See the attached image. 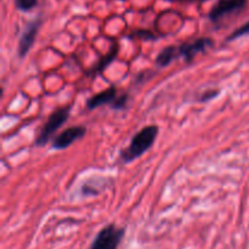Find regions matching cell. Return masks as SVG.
I'll list each match as a JSON object with an SVG mask.
<instances>
[{
    "instance_id": "obj_1",
    "label": "cell",
    "mask_w": 249,
    "mask_h": 249,
    "mask_svg": "<svg viewBox=\"0 0 249 249\" xmlns=\"http://www.w3.org/2000/svg\"><path fill=\"white\" fill-rule=\"evenodd\" d=\"M158 133H160V128L155 124L143 126L133 136L128 147L121 151L119 160L124 164H128V163H131L133 160L140 158L143 153H146L152 147L156 139H157Z\"/></svg>"
},
{
    "instance_id": "obj_2",
    "label": "cell",
    "mask_w": 249,
    "mask_h": 249,
    "mask_svg": "<svg viewBox=\"0 0 249 249\" xmlns=\"http://www.w3.org/2000/svg\"><path fill=\"white\" fill-rule=\"evenodd\" d=\"M71 109H72V105H67V106H63L55 109V111L49 116V118L46 119L44 125L41 126V129L39 130L38 135H36V141H34V145L39 146V147L45 146L46 143L49 142V140L53 138V134H55L56 131L68 121Z\"/></svg>"
},
{
    "instance_id": "obj_3",
    "label": "cell",
    "mask_w": 249,
    "mask_h": 249,
    "mask_svg": "<svg viewBox=\"0 0 249 249\" xmlns=\"http://www.w3.org/2000/svg\"><path fill=\"white\" fill-rule=\"evenodd\" d=\"M129 102V95L126 92L119 94L118 89L114 85L92 95L87 101V108L92 111L99 107L109 105L114 109H125Z\"/></svg>"
},
{
    "instance_id": "obj_4",
    "label": "cell",
    "mask_w": 249,
    "mask_h": 249,
    "mask_svg": "<svg viewBox=\"0 0 249 249\" xmlns=\"http://www.w3.org/2000/svg\"><path fill=\"white\" fill-rule=\"evenodd\" d=\"M124 236L125 228H119L116 224H108L95 236L90 249H119Z\"/></svg>"
},
{
    "instance_id": "obj_5",
    "label": "cell",
    "mask_w": 249,
    "mask_h": 249,
    "mask_svg": "<svg viewBox=\"0 0 249 249\" xmlns=\"http://www.w3.org/2000/svg\"><path fill=\"white\" fill-rule=\"evenodd\" d=\"M247 6V0H219L209 12L208 17L213 24L219 27L228 16L242 11Z\"/></svg>"
},
{
    "instance_id": "obj_6",
    "label": "cell",
    "mask_w": 249,
    "mask_h": 249,
    "mask_svg": "<svg viewBox=\"0 0 249 249\" xmlns=\"http://www.w3.org/2000/svg\"><path fill=\"white\" fill-rule=\"evenodd\" d=\"M214 46V40L208 36H203V38H198L196 40H192L190 43L181 44L178 46L179 49V56L185 61L186 63H191L195 60L198 53H207L209 49Z\"/></svg>"
},
{
    "instance_id": "obj_7",
    "label": "cell",
    "mask_w": 249,
    "mask_h": 249,
    "mask_svg": "<svg viewBox=\"0 0 249 249\" xmlns=\"http://www.w3.org/2000/svg\"><path fill=\"white\" fill-rule=\"evenodd\" d=\"M41 26V17L38 16L36 18H34L33 21H31L28 23V26L26 27V29L22 33L21 38L18 40V46H17V55L18 57L24 58L27 56V53H29V50L33 46L34 41H36V34H38L39 29Z\"/></svg>"
},
{
    "instance_id": "obj_8",
    "label": "cell",
    "mask_w": 249,
    "mask_h": 249,
    "mask_svg": "<svg viewBox=\"0 0 249 249\" xmlns=\"http://www.w3.org/2000/svg\"><path fill=\"white\" fill-rule=\"evenodd\" d=\"M87 134V126L84 125H74L70 126V128L65 129L62 133L58 134L55 139L53 140L51 143V147L53 150H66L67 147H70L73 142L80 140L82 138H84V135Z\"/></svg>"
},
{
    "instance_id": "obj_9",
    "label": "cell",
    "mask_w": 249,
    "mask_h": 249,
    "mask_svg": "<svg viewBox=\"0 0 249 249\" xmlns=\"http://www.w3.org/2000/svg\"><path fill=\"white\" fill-rule=\"evenodd\" d=\"M179 57L180 56L178 46L169 45L160 51V53H158L157 57H156V65L160 68L167 67V66H169L170 63L173 62V61L177 60V58Z\"/></svg>"
},
{
    "instance_id": "obj_10",
    "label": "cell",
    "mask_w": 249,
    "mask_h": 249,
    "mask_svg": "<svg viewBox=\"0 0 249 249\" xmlns=\"http://www.w3.org/2000/svg\"><path fill=\"white\" fill-rule=\"evenodd\" d=\"M117 53H118V44L112 46V49L109 50V53H107V55L105 56V57L102 58V60L100 61V62L97 63L94 68H92V77H95L97 73L102 72V71L107 67V65H109V63H111L112 61L117 57Z\"/></svg>"
},
{
    "instance_id": "obj_11",
    "label": "cell",
    "mask_w": 249,
    "mask_h": 249,
    "mask_svg": "<svg viewBox=\"0 0 249 249\" xmlns=\"http://www.w3.org/2000/svg\"><path fill=\"white\" fill-rule=\"evenodd\" d=\"M249 34V21L246 22L245 24H242L241 27H238L237 29L232 32L231 34H229L228 38H226V41H233L238 38H242V36H248Z\"/></svg>"
},
{
    "instance_id": "obj_12",
    "label": "cell",
    "mask_w": 249,
    "mask_h": 249,
    "mask_svg": "<svg viewBox=\"0 0 249 249\" xmlns=\"http://www.w3.org/2000/svg\"><path fill=\"white\" fill-rule=\"evenodd\" d=\"M38 5V0H15V6L19 11H29Z\"/></svg>"
},
{
    "instance_id": "obj_13",
    "label": "cell",
    "mask_w": 249,
    "mask_h": 249,
    "mask_svg": "<svg viewBox=\"0 0 249 249\" xmlns=\"http://www.w3.org/2000/svg\"><path fill=\"white\" fill-rule=\"evenodd\" d=\"M219 94H220V90L219 89L206 90V91H203L201 95H199L198 101L199 102H208V101H211V100L218 97Z\"/></svg>"
},
{
    "instance_id": "obj_14",
    "label": "cell",
    "mask_w": 249,
    "mask_h": 249,
    "mask_svg": "<svg viewBox=\"0 0 249 249\" xmlns=\"http://www.w3.org/2000/svg\"><path fill=\"white\" fill-rule=\"evenodd\" d=\"M172 1H175V0H172Z\"/></svg>"
}]
</instances>
